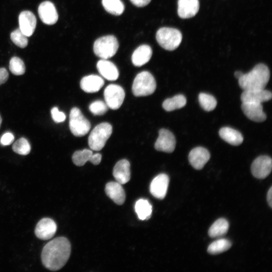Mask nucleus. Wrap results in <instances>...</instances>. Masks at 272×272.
Masks as SVG:
<instances>
[{
  "mask_svg": "<svg viewBox=\"0 0 272 272\" xmlns=\"http://www.w3.org/2000/svg\"><path fill=\"white\" fill-rule=\"evenodd\" d=\"M169 182V178L167 174L162 173L158 175L150 184L151 193L158 199H163L166 195Z\"/></svg>",
  "mask_w": 272,
  "mask_h": 272,
  "instance_id": "f8f14e48",
  "label": "nucleus"
},
{
  "mask_svg": "<svg viewBox=\"0 0 272 272\" xmlns=\"http://www.w3.org/2000/svg\"><path fill=\"white\" fill-rule=\"evenodd\" d=\"M38 12L41 20L47 25H53L58 20V14L54 4L49 1L41 3Z\"/></svg>",
  "mask_w": 272,
  "mask_h": 272,
  "instance_id": "ddd939ff",
  "label": "nucleus"
},
{
  "mask_svg": "<svg viewBox=\"0 0 272 272\" xmlns=\"http://www.w3.org/2000/svg\"><path fill=\"white\" fill-rule=\"evenodd\" d=\"M152 54V48L149 45H142L133 51L131 56L132 62L135 66H142L150 60Z\"/></svg>",
  "mask_w": 272,
  "mask_h": 272,
  "instance_id": "5701e85b",
  "label": "nucleus"
},
{
  "mask_svg": "<svg viewBox=\"0 0 272 272\" xmlns=\"http://www.w3.org/2000/svg\"><path fill=\"white\" fill-rule=\"evenodd\" d=\"M104 97L108 108L116 110L120 108L123 102L125 92L120 86L110 84L105 89Z\"/></svg>",
  "mask_w": 272,
  "mask_h": 272,
  "instance_id": "6e6552de",
  "label": "nucleus"
},
{
  "mask_svg": "<svg viewBox=\"0 0 272 272\" xmlns=\"http://www.w3.org/2000/svg\"><path fill=\"white\" fill-rule=\"evenodd\" d=\"M241 109L246 117L253 121L262 122L266 118L261 103L243 102Z\"/></svg>",
  "mask_w": 272,
  "mask_h": 272,
  "instance_id": "2eb2a0df",
  "label": "nucleus"
},
{
  "mask_svg": "<svg viewBox=\"0 0 272 272\" xmlns=\"http://www.w3.org/2000/svg\"><path fill=\"white\" fill-rule=\"evenodd\" d=\"M108 108L106 103L101 100L94 101L89 106L90 111L96 115L104 114L107 111Z\"/></svg>",
  "mask_w": 272,
  "mask_h": 272,
  "instance_id": "f704fd0d",
  "label": "nucleus"
},
{
  "mask_svg": "<svg viewBox=\"0 0 272 272\" xmlns=\"http://www.w3.org/2000/svg\"><path fill=\"white\" fill-rule=\"evenodd\" d=\"M11 39L13 42L17 46L23 48L28 45V38L21 31L17 29L11 33Z\"/></svg>",
  "mask_w": 272,
  "mask_h": 272,
  "instance_id": "72a5a7b5",
  "label": "nucleus"
},
{
  "mask_svg": "<svg viewBox=\"0 0 272 272\" xmlns=\"http://www.w3.org/2000/svg\"><path fill=\"white\" fill-rule=\"evenodd\" d=\"M57 225L51 219L44 218L37 224L35 229V234L40 239L46 240L51 238L55 234Z\"/></svg>",
  "mask_w": 272,
  "mask_h": 272,
  "instance_id": "9b49d317",
  "label": "nucleus"
},
{
  "mask_svg": "<svg viewBox=\"0 0 272 272\" xmlns=\"http://www.w3.org/2000/svg\"><path fill=\"white\" fill-rule=\"evenodd\" d=\"M9 69L13 74L16 76L23 75L26 70L23 61L17 56L11 58L9 63Z\"/></svg>",
  "mask_w": 272,
  "mask_h": 272,
  "instance_id": "473e14b6",
  "label": "nucleus"
},
{
  "mask_svg": "<svg viewBox=\"0 0 272 272\" xmlns=\"http://www.w3.org/2000/svg\"><path fill=\"white\" fill-rule=\"evenodd\" d=\"M244 74L241 71H236L234 73L235 77L238 79H240Z\"/></svg>",
  "mask_w": 272,
  "mask_h": 272,
  "instance_id": "79ce46f5",
  "label": "nucleus"
},
{
  "mask_svg": "<svg viewBox=\"0 0 272 272\" xmlns=\"http://www.w3.org/2000/svg\"><path fill=\"white\" fill-rule=\"evenodd\" d=\"M156 88V83L153 75L147 71L139 73L135 77L132 92L136 97L146 96L152 94Z\"/></svg>",
  "mask_w": 272,
  "mask_h": 272,
  "instance_id": "7ed1b4c3",
  "label": "nucleus"
},
{
  "mask_svg": "<svg viewBox=\"0 0 272 272\" xmlns=\"http://www.w3.org/2000/svg\"><path fill=\"white\" fill-rule=\"evenodd\" d=\"M177 4L178 15L182 19L193 17L199 11L198 0H178Z\"/></svg>",
  "mask_w": 272,
  "mask_h": 272,
  "instance_id": "a211bd4d",
  "label": "nucleus"
},
{
  "mask_svg": "<svg viewBox=\"0 0 272 272\" xmlns=\"http://www.w3.org/2000/svg\"><path fill=\"white\" fill-rule=\"evenodd\" d=\"M9 73L4 67L0 68V85L4 84L8 79Z\"/></svg>",
  "mask_w": 272,
  "mask_h": 272,
  "instance_id": "4c0bfd02",
  "label": "nucleus"
},
{
  "mask_svg": "<svg viewBox=\"0 0 272 272\" xmlns=\"http://www.w3.org/2000/svg\"><path fill=\"white\" fill-rule=\"evenodd\" d=\"M119 44L116 38L113 35H107L97 39L94 43L95 54L102 59H107L116 53Z\"/></svg>",
  "mask_w": 272,
  "mask_h": 272,
  "instance_id": "423d86ee",
  "label": "nucleus"
},
{
  "mask_svg": "<svg viewBox=\"0 0 272 272\" xmlns=\"http://www.w3.org/2000/svg\"><path fill=\"white\" fill-rule=\"evenodd\" d=\"M2 117L0 115V127H1V124H2Z\"/></svg>",
  "mask_w": 272,
  "mask_h": 272,
  "instance_id": "37998d69",
  "label": "nucleus"
},
{
  "mask_svg": "<svg viewBox=\"0 0 272 272\" xmlns=\"http://www.w3.org/2000/svg\"><path fill=\"white\" fill-rule=\"evenodd\" d=\"M134 209L138 218L140 220H148L151 217L152 208L148 200L144 199H139L135 202Z\"/></svg>",
  "mask_w": 272,
  "mask_h": 272,
  "instance_id": "a878e982",
  "label": "nucleus"
},
{
  "mask_svg": "<svg viewBox=\"0 0 272 272\" xmlns=\"http://www.w3.org/2000/svg\"><path fill=\"white\" fill-rule=\"evenodd\" d=\"M19 29L27 37L34 33L36 26V18L29 11L22 12L19 16Z\"/></svg>",
  "mask_w": 272,
  "mask_h": 272,
  "instance_id": "f3484780",
  "label": "nucleus"
},
{
  "mask_svg": "<svg viewBox=\"0 0 272 272\" xmlns=\"http://www.w3.org/2000/svg\"><path fill=\"white\" fill-rule=\"evenodd\" d=\"M175 146L176 140L174 134L168 129H161L155 144L156 150L170 153L174 151Z\"/></svg>",
  "mask_w": 272,
  "mask_h": 272,
  "instance_id": "9d476101",
  "label": "nucleus"
},
{
  "mask_svg": "<svg viewBox=\"0 0 272 272\" xmlns=\"http://www.w3.org/2000/svg\"><path fill=\"white\" fill-rule=\"evenodd\" d=\"M102 5L109 13L118 16L124 11V6L120 0H102Z\"/></svg>",
  "mask_w": 272,
  "mask_h": 272,
  "instance_id": "c85d7f7f",
  "label": "nucleus"
},
{
  "mask_svg": "<svg viewBox=\"0 0 272 272\" xmlns=\"http://www.w3.org/2000/svg\"><path fill=\"white\" fill-rule=\"evenodd\" d=\"M198 101L202 109L207 111L214 110L217 106V103L215 98L208 94L200 93L198 95Z\"/></svg>",
  "mask_w": 272,
  "mask_h": 272,
  "instance_id": "7c9ffc66",
  "label": "nucleus"
},
{
  "mask_svg": "<svg viewBox=\"0 0 272 272\" xmlns=\"http://www.w3.org/2000/svg\"><path fill=\"white\" fill-rule=\"evenodd\" d=\"M271 93L264 89L244 90L241 95L242 102L261 103L271 99Z\"/></svg>",
  "mask_w": 272,
  "mask_h": 272,
  "instance_id": "dca6fc26",
  "label": "nucleus"
},
{
  "mask_svg": "<svg viewBox=\"0 0 272 272\" xmlns=\"http://www.w3.org/2000/svg\"><path fill=\"white\" fill-rule=\"evenodd\" d=\"M186 103L185 96L181 94L166 99L163 103V108L167 111H173L175 109L183 107Z\"/></svg>",
  "mask_w": 272,
  "mask_h": 272,
  "instance_id": "bb28decb",
  "label": "nucleus"
},
{
  "mask_svg": "<svg viewBox=\"0 0 272 272\" xmlns=\"http://www.w3.org/2000/svg\"><path fill=\"white\" fill-rule=\"evenodd\" d=\"M112 132V127L109 123L103 122L96 126L88 138L90 148L96 151L102 149Z\"/></svg>",
  "mask_w": 272,
  "mask_h": 272,
  "instance_id": "39448f33",
  "label": "nucleus"
},
{
  "mask_svg": "<svg viewBox=\"0 0 272 272\" xmlns=\"http://www.w3.org/2000/svg\"><path fill=\"white\" fill-rule=\"evenodd\" d=\"M229 226V223L226 219H219L210 227L209 235L211 238L221 237L227 233Z\"/></svg>",
  "mask_w": 272,
  "mask_h": 272,
  "instance_id": "393cba45",
  "label": "nucleus"
},
{
  "mask_svg": "<svg viewBox=\"0 0 272 272\" xmlns=\"http://www.w3.org/2000/svg\"><path fill=\"white\" fill-rule=\"evenodd\" d=\"M104 81L99 76L91 75L83 77L80 82L81 89L87 93L98 91L104 85Z\"/></svg>",
  "mask_w": 272,
  "mask_h": 272,
  "instance_id": "4be33fe9",
  "label": "nucleus"
},
{
  "mask_svg": "<svg viewBox=\"0 0 272 272\" xmlns=\"http://www.w3.org/2000/svg\"><path fill=\"white\" fill-rule=\"evenodd\" d=\"M14 140V136L11 132H8L4 133L1 138L0 143L3 146H8L11 144Z\"/></svg>",
  "mask_w": 272,
  "mask_h": 272,
  "instance_id": "e433bc0d",
  "label": "nucleus"
},
{
  "mask_svg": "<svg viewBox=\"0 0 272 272\" xmlns=\"http://www.w3.org/2000/svg\"><path fill=\"white\" fill-rule=\"evenodd\" d=\"M151 0H130V1L135 6L143 7L148 5Z\"/></svg>",
  "mask_w": 272,
  "mask_h": 272,
  "instance_id": "58836bf2",
  "label": "nucleus"
},
{
  "mask_svg": "<svg viewBox=\"0 0 272 272\" xmlns=\"http://www.w3.org/2000/svg\"><path fill=\"white\" fill-rule=\"evenodd\" d=\"M102 156L100 153H96L93 154L91 161V162L95 165H98L101 161Z\"/></svg>",
  "mask_w": 272,
  "mask_h": 272,
  "instance_id": "ea45409f",
  "label": "nucleus"
},
{
  "mask_svg": "<svg viewBox=\"0 0 272 272\" xmlns=\"http://www.w3.org/2000/svg\"><path fill=\"white\" fill-rule=\"evenodd\" d=\"M99 73L109 81H115L119 76L118 70L112 62L105 59L99 60L97 63Z\"/></svg>",
  "mask_w": 272,
  "mask_h": 272,
  "instance_id": "412c9836",
  "label": "nucleus"
},
{
  "mask_svg": "<svg viewBox=\"0 0 272 272\" xmlns=\"http://www.w3.org/2000/svg\"><path fill=\"white\" fill-rule=\"evenodd\" d=\"M93 152L91 150L83 149L76 151L72 156L73 163L77 166H83L87 161L91 162Z\"/></svg>",
  "mask_w": 272,
  "mask_h": 272,
  "instance_id": "c756f323",
  "label": "nucleus"
},
{
  "mask_svg": "<svg viewBox=\"0 0 272 272\" xmlns=\"http://www.w3.org/2000/svg\"><path fill=\"white\" fill-rule=\"evenodd\" d=\"M51 114L53 120L56 123L63 122L66 118L65 114L63 112L59 111L56 107L51 109Z\"/></svg>",
  "mask_w": 272,
  "mask_h": 272,
  "instance_id": "c9c22d12",
  "label": "nucleus"
},
{
  "mask_svg": "<svg viewBox=\"0 0 272 272\" xmlns=\"http://www.w3.org/2000/svg\"><path fill=\"white\" fill-rule=\"evenodd\" d=\"M69 127L75 136L80 137L89 132L91 124L78 108L74 107L70 113Z\"/></svg>",
  "mask_w": 272,
  "mask_h": 272,
  "instance_id": "0eeeda50",
  "label": "nucleus"
},
{
  "mask_svg": "<svg viewBox=\"0 0 272 272\" xmlns=\"http://www.w3.org/2000/svg\"><path fill=\"white\" fill-rule=\"evenodd\" d=\"M210 158L209 152L205 148L198 147L193 149L188 155L190 165L195 169H201Z\"/></svg>",
  "mask_w": 272,
  "mask_h": 272,
  "instance_id": "4468645a",
  "label": "nucleus"
},
{
  "mask_svg": "<svg viewBox=\"0 0 272 272\" xmlns=\"http://www.w3.org/2000/svg\"><path fill=\"white\" fill-rule=\"evenodd\" d=\"M106 195L115 203L122 205L125 199V193L121 184L117 182H108L105 186Z\"/></svg>",
  "mask_w": 272,
  "mask_h": 272,
  "instance_id": "aec40b11",
  "label": "nucleus"
},
{
  "mask_svg": "<svg viewBox=\"0 0 272 272\" xmlns=\"http://www.w3.org/2000/svg\"><path fill=\"white\" fill-rule=\"evenodd\" d=\"M272 168V161L267 156H260L256 158L252 163L251 171L258 179H264L269 175Z\"/></svg>",
  "mask_w": 272,
  "mask_h": 272,
  "instance_id": "1a4fd4ad",
  "label": "nucleus"
},
{
  "mask_svg": "<svg viewBox=\"0 0 272 272\" xmlns=\"http://www.w3.org/2000/svg\"><path fill=\"white\" fill-rule=\"evenodd\" d=\"M158 44L167 50H174L180 44L182 35L178 30L168 27L160 28L156 35Z\"/></svg>",
  "mask_w": 272,
  "mask_h": 272,
  "instance_id": "20e7f679",
  "label": "nucleus"
},
{
  "mask_svg": "<svg viewBox=\"0 0 272 272\" xmlns=\"http://www.w3.org/2000/svg\"><path fill=\"white\" fill-rule=\"evenodd\" d=\"M113 175L116 182L121 184L126 183L130 179V163L126 159L118 161L113 170Z\"/></svg>",
  "mask_w": 272,
  "mask_h": 272,
  "instance_id": "6ab92c4d",
  "label": "nucleus"
},
{
  "mask_svg": "<svg viewBox=\"0 0 272 272\" xmlns=\"http://www.w3.org/2000/svg\"><path fill=\"white\" fill-rule=\"evenodd\" d=\"M267 202L270 208L272 207V187L269 189L266 197Z\"/></svg>",
  "mask_w": 272,
  "mask_h": 272,
  "instance_id": "a19ab883",
  "label": "nucleus"
},
{
  "mask_svg": "<svg viewBox=\"0 0 272 272\" xmlns=\"http://www.w3.org/2000/svg\"><path fill=\"white\" fill-rule=\"evenodd\" d=\"M219 135L223 140L233 146L240 145L243 141L241 133L229 127L221 128L219 130Z\"/></svg>",
  "mask_w": 272,
  "mask_h": 272,
  "instance_id": "b1692460",
  "label": "nucleus"
},
{
  "mask_svg": "<svg viewBox=\"0 0 272 272\" xmlns=\"http://www.w3.org/2000/svg\"><path fill=\"white\" fill-rule=\"evenodd\" d=\"M269 77L270 72L268 67L263 63H259L248 73L244 74L238 79V83L243 90L264 89Z\"/></svg>",
  "mask_w": 272,
  "mask_h": 272,
  "instance_id": "f03ea898",
  "label": "nucleus"
},
{
  "mask_svg": "<svg viewBox=\"0 0 272 272\" xmlns=\"http://www.w3.org/2000/svg\"><path fill=\"white\" fill-rule=\"evenodd\" d=\"M71 251L69 240L64 237H56L43 248L41 258L43 265L52 271L61 268L67 261Z\"/></svg>",
  "mask_w": 272,
  "mask_h": 272,
  "instance_id": "f257e3e1",
  "label": "nucleus"
},
{
  "mask_svg": "<svg viewBox=\"0 0 272 272\" xmlns=\"http://www.w3.org/2000/svg\"><path fill=\"white\" fill-rule=\"evenodd\" d=\"M232 246L230 241L220 239L212 242L208 248V252L213 255L218 254L229 250Z\"/></svg>",
  "mask_w": 272,
  "mask_h": 272,
  "instance_id": "cd10ccee",
  "label": "nucleus"
},
{
  "mask_svg": "<svg viewBox=\"0 0 272 272\" xmlns=\"http://www.w3.org/2000/svg\"><path fill=\"white\" fill-rule=\"evenodd\" d=\"M12 149L17 154L26 155L30 152L31 146L27 139L21 138L13 144Z\"/></svg>",
  "mask_w": 272,
  "mask_h": 272,
  "instance_id": "2f4dec72",
  "label": "nucleus"
}]
</instances>
